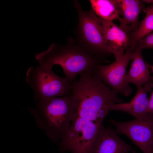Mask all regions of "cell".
I'll return each mask as SVG.
<instances>
[{
    "mask_svg": "<svg viewBox=\"0 0 153 153\" xmlns=\"http://www.w3.org/2000/svg\"><path fill=\"white\" fill-rule=\"evenodd\" d=\"M132 153H137L135 150H133L132 151Z\"/></svg>",
    "mask_w": 153,
    "mask_h": 153,
    "instance_id": "20",
    "label": "cell"
},
{
    "mask_svg": "<svg viewBox=\"0 0 153 153\" xmlns=\"http://www.w3.org/2000/svg\"><path fill=\"white\" fill-rule=\"evenodd\" d=\"M150 67L151 68L153 74V65H150ZM151 80L153 81V76L151 77Z\"/></svg>",
    "mask_w": 153,
    "mask_h": 153,
    "instance_id": "19",
    "label": "cell"
},
{
    "mask_svg": "<svg viewBox=\"0 0 153 153\" xmlns=\"http://www.w3.org/2000/svg\"><path fill=\"white\" fill-rule=\"evenodd\" d=\"M26 80L34 92L36 102L71 93L70 84L66 78L60 77L55 73L52 69L40 65L35 68L31 67L28 69Z\"/></svg>",
    "mask_w": 153,
    "mask_h": 153,
    "instance_id": "5",
    "label": "cell"
},
{
    "mask_svg": "<svg viewBox=\"0 0 153 153\" xmlns=\"http://www.w3.org/2000/svg\"><path fill=\"white\" fill-rule=\"evenodd\" d=\"M153 88V81L150 80L143 86L137 88L132 100L127 103H115L106 106L109 111H120L128 113L136 118L145 115L149 104L147 93Z\"/></svg>",
    "mask_w": 153,
    "mask_h": 153,
    "instance_id": "11",
    "label": "cell"
},
{
    "mask_svg": "<svg viewBox=\"0 0 153 153\" xmlns=\"http://www.w3.org/2000/svg\"><path fill=\"white\" fill-rule=\"evenodd\" d=\"M99 17L103 28L106 47L109 52L114 56L116 60L119 61L124 52L130 48L132 33L136 30L128 25L119 26L113 21Z\"/></svg>",
    "mask_w": 153,
    "mask_h": 153,
    "instance_id": "9",
    "label": "cell"
},
{
    "mask_svg": "<svg viewBox=\"0 0 153 153\" xmlns=\"http://www.w3.org/2000/svg\"><path fill=\"white\" fill-rule=\"evenodd\" d=\"M92 9L96 15L104 20L113 21L118 20L120 22L122 18L119 16L112 0H90Z\"/></svg>",
    "mask_w": 153,
    "mask_h": 153,
    "instance_id": "14",
    "label": "cell"
},
{
    "mask_svg": "<svg viewBox=\"0 0 153 153\" xmlns=\"http://www.w3.org/2000/svg\"><path fill=\"white\" fill-rule=\"evenodd\" d=\"M111 123L117 134H124L143 153H153V115L147 113L144 116L128 122Z\"/></svg>",
    "mask_w": 153,
    "mask_h": 153,
    "instance_id": "7",
    "label": "cell"
},
{
    "mask_svg": "<svg viewBox=\"0 0 153 153\" xmlns=\"http://www.w3.org/2000/svg\"><path fill=\"white\" fill-rule=\"evenodd\" d=\"M133 51L129 48L126 50L121 59L115 60L111 64L102 65L96 67L102 81L118 93L128 96L132 89L126 81V69L129 61L133 58Z\"/></svg>",
    "mask_w": 153,
    "mask_h": 153,
    "instance_id": "8",
    "label": "cell"
},
{
    "mask_svg": "<svg viewBox=\"0 0 153 153\" xmlns=\"http://www.w3.org/2000/svg\"><path fill=\"white\" fill-rule=\"evenodd\" d=\"M144 3H152L153 4V0H141Z\"/></svg>",
    "mask_w": 153,
    "mask_h": 153,
    "instance_id": "18",
    "label": "cell"
},
{
    "mask_svg": "<svg viewBox=\"0 0 153 153\" xmlns=\"http://www.w3.org/2000/svg\"><path fill=\"white\" fill-rule=\"evenodd\" d=\"M143 11L146 16L138 29L132 34L131 44L129 48L133 51L139 41L153 31V5L145 8Z\"/></svg>",
    "mask_w": 153,
    "mask_h": 153,
    "instance_id": "15",
    "label": "cell"
},
{
    "mask_svg": "<svg viewBox=\"0 0 153 153\" xmlns=\"http://www.w3.org/2000/svg\"><path fill=\"white\" fill-rule=\"evenodd\" d=\"M79 75L78 80L70 83L76 115L101 125L109 111L105 107L123 100L118 97L116 91L103 82L96 68Z\"/></svg>",
    "mask_w": 153,
    "mask_h": 153,
    "instance_id": "1",
    "label": "cell"
},
{
    "mask_svg": "<svg viewBox=\"0 0 153 153\" xmlns=\"http://www.w3.org/2000/svg\"><path fill=\"white\" fill-rule=\"evenodd\" d=\"M138 43L143 49H153V32L144 36L139 41Z\"/></svg>",
    "mask_w": 153,
    "mask_h": 153,
    "instance_id": "16",
    "label": "cell"
},
{
    "mask_svg": "<svg viewBox=\"0 0 153 153\" xmlns=\"http://www.w3.org/2000/svg\"><path fill=\"white\" fill-rule=\"evenodd\" d=\"M120 16H122L120 25H128L136 30L139 27V15L145 8L144 3L138 0H112Z\"/></svg>",
    "mask_w": 153,
    "mask_h": 153,
    "instance_id": "13",
    "label": "cell"
},
{
    "mask_svg": "<svg viewBox=\"0 0 153 153\" xmlns=\"http://www.w3.org/2000/svg\"><path fill=\"white\" fill-rule=\"evenodd\" d=\"M142 49L137 43L133 51L131 65L126 76L128 83L134 84L137 88L151 80V78L149 70L150 65L143 58L141 53Z\"/></svg>",
    "mask_w": 153,
    "mask_h": 153,
    "instance_id": "12",
    "label": "cell"
},
{
    "mask_svg": "<svg viewBox=\"0 0 153 153\" xmlns=\"http://www.w3.org/2000/svg\"><path fill=\"white\" fill-rule=\"evenodd\" d=\"M146 113H150L153 115V91L149 99V104Z\"/></svg>",
    "mask_w": 153,
    "mask_h": 153,
    "instance_id": "17",
    "label": "cell"
},
{
    "mask_svg": "<svg viewBox=\"0 0 153 153\" xmlns=\"http://www.w3.org/2000/svg\"><path fill=\"white\" fill-rule=\"evenodd\" d=\"M35 58L43 67L52 69L55 65L60 66L70 83L76 80L78 75L102 63V60L84 50L72 38L64 45L52 44L46 51L36 54Z\"/></svg>",
    "mask_w": 153,
    "mask_h": 153,
    "instance_id": "3",
    "label": "cell"
},
{
    "mask_svg": "<svg viewBox=\"0 0 153 153\" xmlns=\"http://www.w3.org/2000/svg\"><path fill=\"white\" fill-rule=\"evenodd\" d=\"M35 108H29L37 126L54 142L58 144L76 115L71 92L69 94L39 100Z\"/></svg>",
    "mask_w": 153,
    "mask_h": 153,
    "instance_id": "2",
    "label": "cell"
},
{
    "mask_svg": "<svg viewBox=\"0 0 153 153\" xmlns=\"http://www.w3.org/2000/svg\"><path fill=\"white\" fill-rule=\"evenodd\" d=\"M74 6L79 17V22L75 30L76 42L84 50L102 60L111 54L105 44L102 23L92 9L83 10L78 1H74Z\"/></svg>",
    "mask_w": 153,
    "mask_h": 153,
    "instance_id": "4",
    "label": "cell"
},
{
    "mask_svg": "<svg viewBox=\"0 0 153 153\" xmlns=\"http://www.w3.org/2000/svg\"><path fill=\"white\" fill-rule=\"evenodd\" d=\"M100 125L76 115L58 144L60 151L71 153H93L94 144Z\"/></svg>",
    "mask_w": 153,
    "mask_h": 153,
    "instance_id": "6",
    "label": "cell"
},
{
    "mask_svg": "<svg viewBox=\"0 0 153 153\" xmlns=\"http://www.w3.org/2000/svg\"><path fill=\"white\" fill-rule=\"evenodd\" d=\"M109 127L105 128L102 124L98 129L93 148V153H128L134 150Z\"/></svg>",
    "mask_w": 153,
    "mask_h": 153,
    "instance_id": "10",
    "label": "cell"
}]
</instances>
